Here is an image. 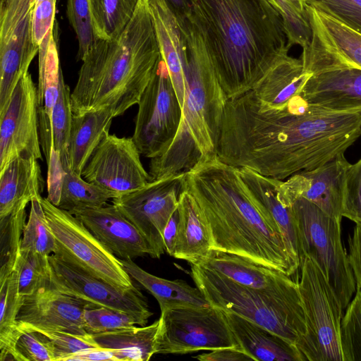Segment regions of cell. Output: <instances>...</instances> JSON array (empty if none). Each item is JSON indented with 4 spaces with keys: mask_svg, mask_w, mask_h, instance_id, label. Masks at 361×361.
Returning a JSON list of instances; mask_svg holds the SVG:
<instances>
[{
    "mask_svg": "<svg viewBox=\"0 0 361 361\" xmlns=\"http://www.w3.org/2000/svg\"><path fill=\"white\" fill-rule=\"evenodd\" d=\"M360 135L361 109L331 110L300 94L274 109L250 90L226 101L216 157L283 180L344 154Z\"/></svg>",
    "mask_w": 361,
    "mask_h": 361,
    "instance_id": "obj_1",
    "label": "cell"
},
{
    "mask_svg": "<svg viewBox=\"0 0 361 361\" xmlns=\"http://www.w3.org/2000/svg\"><path fill=\"white\" fill-rule=\"evenodd\" d=\"M228 99L252 90L288 55L281 15L269 0H185Z\"/></svg>",
    "mask_w": 361,
    "mask_h": 361,
    "instance_id": "obj_2",
    "label": "cell"
},
{
    "mask_svg": "<svg viewBox=\"0 0 361 361\" xmlns=\"http://www.w3.org/2000/svg\"><path fill=\"white\" fill-rule=\"evenodd\" d=\"M185 189L211 229L213 248L293 275L300 263L277 224L250 198L237 168L217 157L185 173Z\"/></svg>",
    "mask_w": 361,
    "mask_h": 361,
    "instance_id": "obj_3",
    "label": "cell"
},
{
    "mask_svg": "<svg viewBox=\"0 0 361 361\" xmlns=\"http://www.w3.org/2000/svg\"><path fill=\"white\" fill-rule=\"evenodd\" d=\"M161 59L149 0H140L114 40L97 39L71 92L73 114L111 109L116 116L137 104Z\"/></svg>",
    "mask_w": 361,
    "mask_h": 361,
    "instance_id": "obj_4",
    "label": "cell"
},
{
    "mask_svg": "<svg viewBox=\"0 0 361 361\" xmlns=\"http://www.w3.org/2000/svg\"><path fill=\"white\" fill-rule=\"evenodd\" d=\"M180 28L186 49L181 121L169 147L160 156L151 159V180L186 173L216 157L228 100L202 37L189 20Z\"/></svg>",
    "mask_w": 361,
    "mask_h": 361,
    "instance_id": "obj_5",
    "label": "cell"
},
{
    "mask_svg": "<svg viewBox=\"0 0 361 361\" xmlns=\"http://www.w3.org/2000/svg\"><path fill=\"white\" fill-rule=\"evenodd\" d=\"M190 268L193 281L212 306L245 318L298 348L307 333L298 285L272 293L238 284L201 265Z\"/></svg>",
    "mask_w": 361,
    "mask_h": 361,
    "instance_id": "obj_6",
    "label": "cell"
},
{
    "mask_svg": "<svg viewBox=\"0 0 361 361\" xmlns=\"http://www.w3.org/2000/svg\"><path fill=\"white\" fill-rule=\"evenodd\" d=\"M291 208L300 263L307 256L315 261L345 310L355 293L356 282L341 240V220L327 215L304 198L295 200Z\"/></svg>",
    "mask_w": 361,
    "mask_h": 361,
    "instance_id": "obj_7",
    "label": "cell"
},
{
    "mask_svg": "<svg viewBox=\"0 0 361 361\" xmlns=\"http://www.w3.org/2000/svg\"><path fill=\"white\" fill-rule=\"evenodd\" d=\"M298 283L307 333L298 347L303 361H343L341 304L322 269L310 257L301 261Z\"/></svg>",
    "mask_w": 361,
    "mask_h": 361,
    "instance_id": "obj_8",
    "label": "cell"
},
{
    "mask_svg": "<svg viewBox=\"0 0 361 361\" xmlns=\"http://www.w3.org/2000/svg\"><path fill=\"white\" fill-rule=\"evenodd\" d=\"M47 224L56 241L54 254L94 276L121 288L134 286L120 259L70 212L39 197Z\"/></svg>",
    "mask_w": 361,
    "mask_h": 361,
    "instance_id": "obj_9",
    "label": "cell"
},
{
    "mask_svg": "<svg viewBox=\"0 0 361 361\" xmlns=\"http://www.w3.org/2000/svg\"><path fill=\"white\" fill-rule=\"evenodd\" d=\"M155 354H186L239 346L224 310L183 307L161 312ZM240 347V346H239Z\"/></svg>",
    "mask_w": 361,
    "mask_h": 361,
    "instance_id": "obj_10",
    "label": "cell"
},
{
    "mask_svg": "<svg viewBox=\"0 0 361 361\" xmlns=\"http://www.w3.org/2000/svg\"><path fill=\"white\" fill-rule=\"evenodd\" d=\"M137 105L132 138L140 154L152 159L171 144L182 116V107L161 56Z\"/></svg>",
    "mask_w": 361,
    "mask_h": 361,
    "instance_id": "obj_11",
    "label": "cell"
},
{
    "mask_svg": "<svg viewBox=\"0 0 361 361\" xmlns=\"http://www.w3.org/2000/svg\"><path fill=\"white\" fill-rule=\"evenodd\" d=\"M185 189V173H182L151 180L140 189L112 199V204L147 241L152 258L159 259L165 252L164 231Z\"/></svg>",
    "mask_w": 361,
    "mask_h": 361,
    "instance_id": "obj_12",
    "label": "cell"
},
{
    "mask_svg": "<svg viewBox=\"0 0 361 361\" xmlns=\"http://www.w3.org/2000/svg\"><path fill=\"white\" fill-rule=\"evenodd\" d=\"M310 37L300 59L305 72L353 68L361 70V34L309 2L305 8Z\"/></svg>",
    "mask_w": 361,
    "mask_h": 361,
    "instance_id": "obj_13",
    "label": "cell"
},
{
    "mask_svg": "<svg viewBox=\"0 0 361 361\" xmlns=\"http://www.w3.org/2000/svg\"><path fill=\"white\" fill-rule=\"evenodd\" d=\"M33 7L34 0H1L0 113L39 52L32 39Z\"/></svg>",
    "mask_w": 361,
    "mask_h": 361,
    "instance_id": "obj_14",
    "label": "cell"
},
{
    "mask_svg": "<svg viewBox=\"0 0 361 361\" xmlns=\"http://www.w3.org/2000/svg\"><path fill=\"white\" fill-rule=\"evenodd\" d=\"M50 283L59 291L97 306L126 312L145 326L153 314L138 287L121 288L99 279L53 253L49 256Z\"/></svg>",
    "mask_w": 361,
    "mask_h": 361,
    "instance_id": "obj_15",
    "label": "cell"
},
{
    "mask_svg": "<svg viewBox=\"0 0 361 361\" xmlns=\"http://www.w3.org/2000/svg\"><path fill=\"white\" fill-rule=\"evenodd\" d=\"M38 92L29 72L18 81L0 113V172L13 159H42Z\"/></svg>",
    "mask_w": 361,
    "mask_h": 361,
    "instance_id": "obj_16",
    "label": "cell"
},
{
    "mask_svg": "<svg viewBox=\"0 0 361 361\" xmlns=\"http://www.w3.org/2000/svg\"><path fill=\"white\" fill-rule=\"evenodd\" d=\"M140 154L132 137L109 133L93 152L82 176L110 192L114 197L131 192L151 181Z\"/></svg>",
    "mask_w": 361,
    "mask_h": 361,
    "instance_id": "obj_17",
    "label": "cell"
},
{
    "mask_svg": "<svg viewBox=\"0 0 361 361\" xmlns=\"http://www.w3.org/2000/svg\"><path fill=\"white\" fill-rule=\"evenodd\" d=\"M350 163L344 154L316 169L295 173L279 180L278 197L286 207L304 198L327 215L341 220L345 173Z\"/></svg>",
    "mask_w": 361,
    "mask_h": 361,
    "instance_id": "obj_18",
    "label": "cell"
},
{
    "mask_svg": "<svg viewBox=\"0 0 361 361\" xmlns=\"http://www.w3.org/2000/svg\"><path fill=\"white\" fill-rule=\"evenodd\" d=\"M91 305L59 291L49 283L23 297L17 317L18 326L22 331H57L87 334L84 312Z\"/></svg>",
    "mask_w": 361,
    "mask_h": 361,
    "instance_id": "obj_19",
    "label": "cell"
},
{
    "mask_svg": "<svg viewBox=\"0 0 361 361\" xmlns=\"http://www.w3.org/2000/svg\"><path fill=\"white\" fill-rule=\"evenodd\" d=\"M116 257L133 259L152 250L137 228L114 204L70 212Z\"/></svg>",
    "mask_w": 361,
    "mask_h": 361,
    "instance_id": "obj_20",
    "label": "cell"
},
{
    "mask_svg": "<svg viewBox=\"0 0 361 361\" xmlns=\"http://www.w3.org/2000/svg\"><path fill=\"white\" fill-rule=\"evenodd\" d=\"M300 95L331 110L361 109V70L343 68L312 75Z\"/></svg>",
    "mask_w": 361,
    "mask_h": 361,
    "instance_id": "obj_21",
    "label": "cell"
},
{
    "mask_svg": "<svg viewBox=\"0 0 361 361\" xmlns=\"http://www.w3.org/2000/svg\"><path fill=\"white\" fill-rule=\"evenodd\" d=\"M231 281L252 288L279 293L296 287L290 276L242 256L212 250L199 264Z\"/></svg>",
    "mask_w": 361,
    "mask_h": 361,
    "instance_id": "obj_22",
    "label": "cell"
},
{
    "mask_svg": "<svg viewBox=\"0 0 361 361\" xmlns=\"http://www.w3.org/2000/svg\"><path fill=\"white\" fill-rule=\"evenodd\" d=\"M55 28L40 44L38 52V123L42 150L47 161L51 152V123L59 94L60 66Z\"/></svg>",
    "mask_w": 361,
    "mask_h": 361,
    "instance_id": "obj_23",
    "label": "cell"
},
{
    "mask_svg": "<svg viewBox=\"0 0 361 361\" xmlns=\"http://www.w3.org/2000/svg\"><path fill=\"white\" fill-rule=\"evenodd\" d=\"M161 58L182 107L186 63L185 41L178 20L164 0H149Z\"/></svg>",
    "mask_w": 361,
    "mask_h": 361,
    "instance_id": "obj_24",
    "label": "cell"
},
{
    "mask_svg": "<svg viewBox=\"0 0 361 361\" xmlns=\"http://www.w3.org/2000/svg\"><path fill=\"white\" fill-rule=\"evenodd\" d=\"M237 172L253 202L264 215L277 224L292 256L300 263L292 208L283 204L278 197L280 180L264 176L245 167L237 168Z\"/></svg>",
    "mask_w": 361,
    "mask_h": 361,
    "instance_id": "obj_25",
    "label": "cell"
},
{
    "mask_svg": "<svg viewBox=\"0 0 361 361\" xmlns=\"http://www.w3.org/2000/svg\"><path fill=\"white\" fill-rule=\"evenodd\" d=\"M37 160L19 157L0 172V218L25 209L41 195L44 182Z\"/></svg>",
    "mask_w": 361,
    "mask_h": 361,
    "instance_id": "obj_26",
    "label": "cell"
},
{
    "mask_svg": "<svg viewBox=\"0 0 361 361\" xmlns=\"http://www.w3.org/2000/svg\"><path fill=\"white\" fill-rule=\"evenodd\" d=\"M177 209L179 224L173 257L187 261L190 264H199L213 248L209 224L186 189L180 194Z\"/></svg>",
    "mask_w": 361,
    "mask_h": 361,
    "instance_id": "obj_27",
    "label": "cell"
},
{
    "mask_svg": "<svg viewBox=\"0 0 361 361\" xmlns=\"http://www.w3.org/2000/svg\"><path fill=\"white\" fill-rule=\"evenodd\" d=\"M224 312L238 345L253 360L303 361L298 348L276 334L235 314Z\"/></svg>",
    "mask_w": 361,
    "mask_h": 361,
    "instance_id": "obj_28",
    "label": "cell"
},
{
    "mask_svg": "<svg viewBox=\"0 0 361 361\" xmlns=\"http://www.w3.org/2000/svg\"><path fill=\"white\" fill-rule=\"evenodd\" d=\"M312 75L304 71L300 59L288 55L271 67L252 91L264 106L281 109L300 94Z\"/></svg>",
    "mask_w": 361,
    "mask_h": 361,
    "instance_id": "obj_29",
    "label": "cell"
},
{
    "mask_svg": "<svg viewBox=\"0 0 361 361\" xmlns=\"http://www.w3.org/2000/svg\"><path fill=\"white\" fill-rule=\"evenodd\" d=\"M115 117L114 111L109 108L81 115L73 114L66 152L68 169L82 176L93 152L109 133Z\"/></svg>",
    "mask_w": 361,
    "mask_h": 361,
    "instance_id": "obj_30",
    "label": "cell"
},
{
    "mask_svg": "<svg viewBox=\"0 0 361 361\" xmlns=\"http://www.w3.org/2000/svg\"><path fill=\"white\" fill-rule=\"evenodd\" d=\"M128 275L148 290L157 300L161 312L167 309L211 306L202 291L183 280H168L142 269L133 259H121Z\"/></svg>",
    "mask_w": 361,
    "mask_h": 361,
    "instance_id": "obj_31",
    "label": "cell"
},
{
    "mask_svg": "<svg viewBox=\"0 0 361 361\" xmlns=\"http://www.w3.org/2000/svg\"><path fill=\"white\" fill-rule=\"evenodd\" d=\"M157 319L149 326H135L92 334L100 348L113 350L118 361H147L155 354Z\"/></svg>",
    "mask_w": 361,
    "mask_h": 361,
    "instance_id": "obj_32",
    "label": "cell"
},
{
    "mask_svg": "<svg viewBox=\"0 0 361 361\" xmlns=\"http://www.w3.org/2000/svg\"><path fill=\"white\" fill-rule=\"evenodd\" d=\"M23 297L19 294L18 275L15 269L0 282V360H13L16 343L23 332L17 317Z\"/></svg>",
    "mask_w": 361,
    "mask_h": 361,
    "instance_id": "obj_33",
    "label": "cell"
},
{
    "mask_svg": "<svg viewBox=\"0 0 361 361\" xmlns=\"http://www.w3.org/2000/svg\"><path fill=\"white\" fill-rule=\"evenodd\" d=\"M140 0H88L91 22L97 39L114 40L135 13Z\"/></svg>",
    "mask_w": 361,
    "mask_h": 361,
    "instance_id": "obj_34",
    "label": "cell"
},
{
    "mask_svg": "<svg viewBox=\"0 0 361 361\" xmlns=\"http://www.w3.org/2000/svg\"><path fill=\"white\" fill-rule=\"evenodd\" d=\"M59 207L64 210H74L102 207L114 195L101 187L89 183L82 176L68 169L65 171Z\"/></svg>",
    "mask_w": 361,
    "mask_h": 361,
    "instance_id": "obj_35",
    "label": "cell"
},
{
    "mask_svg": "<svg viewBox=\"0 0 361 361\" xmlns=\"http://www.w3.org/2000/svg\"><path fill=\"white\" fill-rule=\"evenodd\" d=\"M25 219V209L0 218V282L16 269Z\"/></svg>",
    "mask_w": 361,
    "mask_h": 361,
    "instance_id": "obj_36",
    "label": "cell"
},
{
    "mask_svg": "<svg viewBox=\"0 0 361 361\" xmlns=\"http://www.w3.org/2000/svg\"><path fill=\"white\" fill-rule=\"evenodd\" d=\"M71 94L70 87L65 83L62 74L58 99L52 113L51 133V150L60 154L64 171L68 169L66 152L73 116Z\"/></svg>",
    "mask_w": 361,
    "mask_h": 361,
    "instance_id": "obj_37",
    "label": "cell"
},
{
    "mask_svg": "<svg viewBox=\"0 0 361 361\" xmlns=\"http://www.w3.org/2000/svg\"><path fill=\"white\" fill-rule=\"evenodd\" d=\"M30 202V210L21 239L20 250L49 256L56 250V241L49 231L39 197Z\"/></svg>",
    "mask_w": 361,
    "mask_h": 361,
    "instance_id": "obj_38",
    "label": "cell"
},
{
    "mask_svg": "<svg viewBox=\"0 0 361 361\" xmlns=\"http://www.w3.org/2000/svg\"><path fill=\"white\" fill-rule=\"evenodd\" d=\"M18 293L22 296L32 294L50 283L49 256L20 250L16 269Z\"/></svg>",
    "mask_w": 361,
    "mask_h": 361,
    "instance_id": "obj_39",
    "label": "cell"
},
{
    "mask_svg": "<svg viewBox=\"0 0 361 361\" xmlns=\"http://www.w3.org/2000/svg\"><path fill=\"white\" fill-rule=\"evenodd\" d=\"M341 345L343 361H361V288L358 286L341 319Z\"/></svg>",
    "mask_w": 361,
    "mask_h": 361,
    "instance_id": "obj_40",
    "label": "cell"
},
{
    "mask_svg": "<svg viewBox=\"0 0 361 361\" xmlns=\"http://www.w3.org/2000/svg\"><path fill=\"white\" fill-rule=\"evenodd\" d=\"M85 329L88 334H96L139 325L133 316L111 308L91 305L84 312Z\"/></svg>",
    "mask_w": 361,
    "mask_h": 361,
    "instance_id": "obj_41",
    "label": "cell"
},
{
    "mask_svg": "<svg viewBox=\"0 0 361 361\" xmlns=\"http://www.w3.org/2000/svg\"><path fill=\"white\" fill-rule=\"evenodd\" d=\"M66 13L78 42L77 56L82 61L97 39L92 25L88 0H67Z\"/></svg>",
    "mask_w": 361,
    "mask_h": 361,
    "instance_id": "obj_42",
    "label": "cell"
},
{
    "mask_svg": "<svg viewBox=\"0 0 361 361\" xmlns=\"http://www.w3.org/2000/svg\"><path fill=\"white\" fill-rule=\"evenodd\" d=\"M18 338L14 360L55 361L53 344L43 333L37 330H25Z\"/></svg>",
    "mask_w": 361,
    "mask_h": 361,
    "instance_id": "obj_43",
    "label": "cell"
},
{
    "mask_svg": "<svg viewBox=\"0 0 361 361\" xmlns=\"http://www.w3.org/2000/svg\"><path fill=\"white\" fill-rule=\"evenodd\" d=\"M281 15L288 45L304 47L310 39V27L307 18L299 13L288 0H269Z\"/></svg>",
    "mask_w": 361,
    "mask_h": 361,
    "instance_id": "obj_44",
    "label": "cell"
},
{
    "mask_svg": "<svg viewBox=\"0 0 361 361\" xmlns=\"http://www.w3.org/2000/svg\"><path fill=\"white\" fill-rule=\"evenodd\" d=\"M45 334L54 347L55 361H66L71 355L90 348H100L91 334L64 331H39Z\"/></svg>",
    "mask_w": 361,
    "mask_h": 361,
    "instance_id": "obj_45",
    "label": "cell"
},
{
    "mask_svg": "<svg viewBox=\"0 0 361 361\" xmlns=\"http://www.w3.org/2000/svg\"><path fill=\"white\" fill-rule=\"evenodd\" d=\"M342 216L361 223V159L346 171Z\"/></svg>",
    "mask_w": 361,
    "mask_h": 361,
    "instance_id": "obj_46",
    "label": "cell"
},
{
    "mask_svg": "<svg viewBox=\"0 0 361 361\" xmlns=\"http://www.w3.org/2000/svg\"><path fill=\"white\" fill-rule=\"evenodd\" d=\"M309 2L361 34V0H310Z\"/></svg>",
    "mask_w": 361,
    "mask_h": 361,
    "instance_id": "obj_47",
    "label": "cell"
},
{
    "mask_svg": "<svg viewBox=\"0 0 361 361\" xmlns=\"http://www.w3.org/2000/svg\"><path fill=\"white\" fill-rule=\"evenodd\" d=\"M56 0H43L34 4L32 14V33L35 44L39 47L54 30Z\"/></svg>",
    "mask_w": 361,
    "mask_h": 361,
    "instance_id": "obj_48",
    "label": "cell"
},
{
    "mask_svg": "<svg viewBox=\"0 0 361 361\" xmlns=\"http://www.w3.org/2000/svg\"><path fill=\"white\" fill-rule=\"evenodd\" d=\"M47 163L48 164V195L47 198L52 204L58 206L66 171L63 168L60 154L58 152L52 149L50 157Z\"/></svg>",
    "mask_w": 361,
    "mask_h": 361,
    "instance_id": "obj_49",
    "label": "cell"
},
{
    "mask_svg": "<svg viewBox=\"0 0 361 361\" xmlns=\"http://www.w3.org/2000/svg\"><path fill=\"white\" fill-rule=\"evenodd\" d=\"M348 259L353 270L356 286L361 288V223H357L353 233L348 239Z\"/></svg>",
    "mask_w": 361,
    "mask_h": 361,
    "instance_id": "obj_50",
    "label": "cell"
},
{
    "mask_svg": "<svg viewBox=\"0 0 361 361\" xmlns=\"http://www.w3.org/2000/svg\"><path fill=\"white\" fill-rule=\"evenodd\" d=\"M193 358L200 361H247L253 360L239 346L222 348L198 355Z\"/></svg>",
    "mask_w": 361,
    "mask_h": 361,
    "instance_id": "obj_51",
    "label": "cell"
},
{
    "mask_svg": "<svg viewBox=\"0 0 361 361\" xmlns=\"http://www.w3.org/2000/svg\"><path fill=\"white\" fill-rule=\"evenodd\" d=\"M118 361L115 353L111 349L94 348L77 353L70 356L66 361Z\"/></svg>",
    "mask_w": 361,
    "mask_h": 361,
    "instance_id": "obj_52",
    "label": "cell"
},
{
    "mask_svg": "<svg viewBox=\"0 0 361 361\" xmlns=\"http://www.w3.org/2000/svg\"><path fill=\"white\" fill-rule=\"evenodd\" d=\"M178 224L179 214L178 209H176L166 224L163 233V241L165 252L172 257L174 253L176 243Z\"/></svg>",
    "mask_w": 361,
    "mask_h": 361,
    "instance_id": "obj_53",
    "label": "cell"
},
{
    "mask_svg": "<svg viewBox=\"0 0 361 361\" xmlns=\"http://www.w3.org/2000/svg\"><path fill=\"white\" fill-rule=\"evenodd\" d=\"M175 15L178 25H183L186 23L189 16V8L185 0H164Z\"/></svg>",
    "mask_w": 361,
    "mask_h": 361,
    "instance_id": "obj_54",
    "label": "cell"
},
{
    "mask_svg": "<svg viewBox=\"0 0 361 361\" xmlns=\"http://www.w3.org/2000/svg\"><path fill=\"white\" fill-rule=\"evenodd\" d=\"M295 10L300 13L302 16H306L305 8L310 0H288Z\"/></svg>",
    "mask_w": 361,
    "mask_h": 361,
    "instance_id": "obj_55",
    "label": "cell"
}]
</instances>
